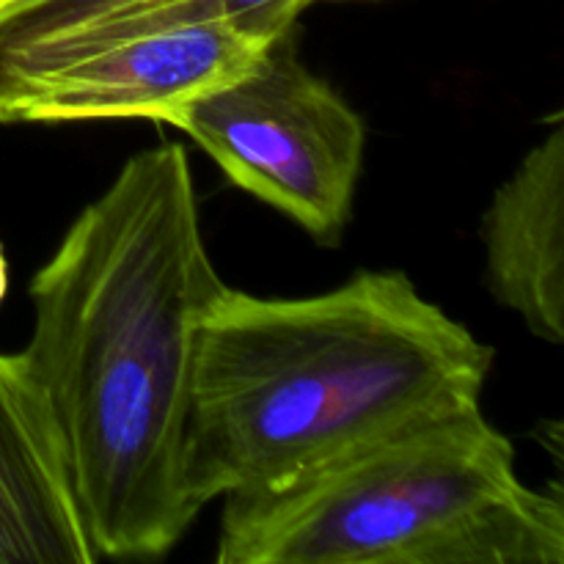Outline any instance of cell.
<instances>
[{"mask_svg": "<svg viewBox=\"0 0 564 564\" xmlns=\"http://www.w3.org/2000/svg\"><path fill=\"white\" fill-rule=\"evenodd\" d=\"M180 143L132 154L31 281L20 352L97 560H154L202 516L185 477L196 334L224 290Z\"/></svg>", "mask_w": 564, "mask_h": 564, "instance_id": "1", "label": "cell"}, {"mask_svg": "<svg viewBox=\"0 0 564 564\" xmlns=\"http://www.w3.org/2000/svg\"><path fill=\"white\" fill-rule=\"evenodd\" d=\"M494 350L400 270L308 297L226 284L196 334L185 477L198 510L452 408L482 405Z\"/></svg>", "mask_w": 564, "mask_h": 564, "instance_id": "2", "label": "cell"}, {"mask_svg": "<svg viewBox=\"0 0 564 564\" xmlns=\"http://www.w3.org/2000/svg\"><path fill=\"white\" fill-rule=\"evenodd\" d=\"M218 564H562L564 510L482 405L452 408L224 499Z\"/></svg>", "mask_w": 564, "mask_h": 564, "instance_id": "3", "label": "cell"}, {"mask_svg": "<svg viewBox=\"0 0 564 564\" xmlns=\"http://www.w3.org/2000/svg\"><path fill=\"white\" fill-rule=\"evenodd\" d=\"M165 124L314 242L341 240L361 180L367 124L301 58V20L275 33L246 75L176 110Z\"/></svg>", "mask_w": 564, "mask_h": 564, "instance_id": "4", "label": "cell"}, {"mask_svg": "<svg viewBox=\"0 0 564 564\" xmlns=\"http://www.w3.org/2000/svg\"><path fill=\"white\" fill-rule=\"evenodd\" d=\"M281 31L226 17L116 39L11 94L0 105V124H165L176 110L246 75Z\"/></svg>", "mask_w": 564, "mask_h": 564, "instance_id": "5", "label": "cell"}, {"mask_svg": "<svg viewBox=\"0 0 564 564\" xmlns=\"http://www.w3.org/2000/svg\"><path fill=\"white\" fill-rule=\"evenodd\" d=\"M91 562L47 402L20 352H0V564Z\"/></svg>", "mask_w": 564, "mask_h": 564, "instance_id": "6", "label": "cell"}, {"mask_svg": "<svg viewBox=\"0 0 564 564\" xmlns=\"http://www.w3.org/2000/svg\"><path fill=\"white\" fill-rule=\"evenodd\" d=\"M488 290L538 339L564 341V127L554 121L482 218Z\"/></svg>", "mask_w": 564, "mask_h": 564, "instance_id": "7", "label": "cell"}, {"mask_svg": "<svg viewBox=\"0 0 564 564\" xmlns=\"http://www.w3.org/2000/svg\"><path fill=\"white\" fill-rule=\"evenodd\" d=\"M308 0H0V105L99 44L202 20L281 28Z\"/></svg>", "mask_w": 564, "mask_h": 564, "instance_id": "8", "label": "cell"}, {"mask_svg": "<svg viewBox=\"0 0 564 564\" xmlns=\"http://www.w3.org/2000/svg\"><path fill=\"white\" fill-rule=\"evenodd\" d=\"M6 290H9V268H6V253L3 246H0V303H3Z\"/></svg>", "mask_w": 564, "mask_h": 564, "instance_id": "9", "label": "cell"}, {"mask_svg": "<svg viewBox=\"0 0 564 564\" xmlns=\"http://www.w3.org/2000/svg\"><path fill=\"white\" fill-rule=\"evenodd\" d=\"M312 3H319V0H308V6H312Z\"/></svg>", "mask_w": 564, "mask_h": 564, "instance_id": "10", "label": "cell"}]
</instances>
